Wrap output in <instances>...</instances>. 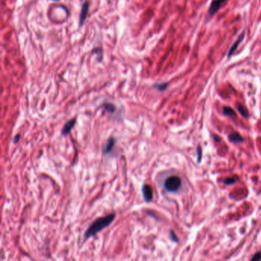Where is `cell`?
<instances>
[{
    "mask_svg": "<svg viewBox=\"0 0 261 261\" xmlns=\"http://www.w3.org/2000/svg\"><path fill=\"white\" fill-rule=\"evenodd\" d=\"M114 218H115V215L114 214H111V215H107L106 217H103V218H100L96 219L93 223H92L91 225L89 227L87 231L84 234V237L86 239L93 237L96 234L100 232L103 229L106 228L108 226L111 225V223L114 221Z\"/></svg>",
    "mask_w": 261,
    "mask_h": 261,
    "instance_id": "6da1fadb",
    "label": "cell"
},
{
    "mask_svg": "<svg viewBox=\"0 0 261 261\" xmlns=\"http://www.w3.org/2000/svg\"><path fill=\"white\" fill-rule=\"evenodd\" d=\"M182 185V180L179 176H172L167 178L164 182V188L166 191L175 192L180 188Z\"/></svg>",
    "mask_w": 261,
    "mask_h": 261,
    "instance_id": "7a4b0ae2",
    "label": "cell"
},
{
    "mask_svg": "<svg viewBox=\"0 0 261 261\" xmlns=\"http://www.w3.org/2000/svg\"><path fill=\"white\" fill-rule=\"evenodd\" d=\"M227 1V0H212L208 9V14L212 16H214L217 12L219 11L220 9Z\"/></svg>",
    "mask_w": 261,
    "mask_h": 261,
    "instance_id": "3957f363",
    "label": "cell"
},
{
    "mask_svg": "<svg viewBox=\"0 0 261 261\" xmlns=\"http://www.w3.org/2000/svg\"><path fill=\"white\" fill-rule=\"evenodd\" d=\"M88 11H89V2H87V1H85V2L83 3L82 7H81V14H80V18H79L80 26H82L84 22H85L86 19H87Z\"/></svg>",
    "mask_w": 261,
    "mask_h": 261,
    "instance_id": "277c9868",
    "label": "cell"
},
{
    "mask_svg": "<svg viewBox=\"0 0 261 261\" xmlns=\"http://www.w3.org/2000/svg\"><path fill=\"white\" fill-rule=\"evenodd\" d=\"M142 191H143V198H144L146 201L149 202L152 200V198H153L152 190V188H151L149 185H143V188H142Z\"/></svg>",
    "mask_w": 261,
    "mask_h": 261,
    "instance_id": "5b68a950",
    "label": "cell"
},
{
    "mask_svg": "<svg viewBox=\"0 0 261 261\" xmlns=\"http://www.w3.org/2000/svg\"><path fill=\"white\" fill-rule=\"evenodd\" d=\"M244 33H242V34H241V35H240L239 37L237 38V39L236 40V42H235L232 45V46L230 47V49H229L228 53H227V58H230V57L231 56V55H233L234 53V51H236L237 48H238L239 45L241 44V42H242L243 39H244Z\"/></svg>",
    "mask_w": 261,
    "mask_h": 261,
    "instance_id": "8992f818",
    "label": "cell"
},
{
    "mask_svg": "<svg viewBox=\"0 0 261 261\" xmlns=\"http://www.w3.org/2000/svg\"><path fill=\"white\" fill-rule=\"evenodd\" d=\"M75 123H76V120H75V119H72L70 121L67 122V123L64 125V127H63L62 130H61V133H62L63 135H67V133H69L70 131L71 130L74 128V126Z\"/></svg>",
    "mask_w": 261,
    "mask_h": 261,
    "instance_id": "52a82bcc",
    "label": "cell"
},
{
    "mask_svg": "<svg viewBox=\"0 0 261 261\" xmlns=\"http://www.w3.org/2000/svg\"><path fill=\"white\" fill-rule=\"evenodd\" d=\"M229 140L233 143H239L244 142V139L238 132H234L230 133L228 136Z\"/></svg>",
    "mask_w": 261,
    "mask_h": 261,
    "instance_id": "ba28073f",
    "label": "cell"
},
{
    "mask_svg": "<svg viewBox=\"0 0 261 261\" xmlns=\"http://www.w3.org/2000/svg\"><path fill=\"white\" fill-rule=\"evenodd\" d=\"M115 144V140L114 138H110L109 140L107 141V144L105 145V147L103 148V152L104 153H109L110 152H111L113 147L114 146Z\"/></svg>",
    "mask_w": 261,
    "mask_h": 261,
    "instance_id": "9c48e42d",
    "label": "cell"
},
{
    "mask_svg": "<svg viewBox=\"0 0 261 261\" xmlns=\"http://www.w3.org/2000/svg\"><path fill=\"white\" fill-rule=\"evenodd\" d=\"M223 112L224 114L226 116H228L230 117H236V113L234 111L232 108L229 107H224V109H223Z\"/></svg>",
    "mask_w": 261,
    "mask_h": 261,
    "instance_id": "30bf717a",
    "label": "cell"
},
{
    "mask_svg": "<svg viewBox=\"0 0 261 261\" xmlns=\"http://www.w3.org/2000/svg\"><path fill=\"white\" fill-rule=\"evenodd\" d=\"M103 108L107 112L110 113V114H114L116 111V107L114 104L112 103H104Z\"/></svg>",
    "mask_w": 261,
    "mask_h": 261,
    "instance_id": "8fae6325",
    "label": "cell"
},
{
    "mask_svg": "<svg viewBox=\"0 0 261 261\" xmlns=\"http://www.w3.org/2000/svg\"><path fill=\"white\" fill-rule=\"evenodd\" d=\"M153 87L156 88L159 91H163L168 87V83H157L154 84Z\"/></svg>",
    "mask_w": 261,
    "mask_h": 261,
    "instance_id": "7c38bea8",
    "label": "cell"
},
{
    "mask_svg": "<svg viewBox=\"0 0 261 261\" xmlns=\"http://www.w3.org/2000/svg\"><path fill=\"white\" fill-rule=\"evenodd\" d=\"M237 110H238V111L240 112V114H241V115L243 116V117H245V118L248 117V112H247V110L244 108V107H243L242 105H241V104H238Z\"/></svg>",
    "mask_w": 261,
    "mask_h": 261,
    "instance_id": "4fadbf2b",
    "label": "cell"
},
{
    "mask_svg": "<svg viewBox=\"0 0 261 261\" xmlns=\"http://www.w3.org/2000/svg\"><path fill=\"white\" fill-rule=\"evenodd\" d=\"M236 180H237V178H235V177H234V178H228V179H225V180L224 181V182L225 184H227V185H231V184L235 183Z\"/></svg>",
    "mask_w": 261,
    "mask_h": 261,
    "instance_id": "5bb4252c",
    "label": "cell"
},
{
    "mask_svg": "<svg viewBox=\"0 0 261 261\" xmlns=\"http://www.w3.org/2000/svg\"><path fill=\"white\" fill-rule=\"evenodd\" d=\"M261 259V252H259V253H256V254L254 255V256H253V257L251 258V260H260Z\"/></svg>",
    "mask_w": 261,
    "mask_h": 261,
    "instance_id": "9a60e30c",
    "label": "cell"
},
{
    "mask_svg": "<svg viewBox=\"0 0 261 261\" xmlns=\"http://www.w3.org/2000/svg\"><path fill=\"white\" fill-rule=\"evenodd\" d=\"M198 162L201 161V149L200 146L198 147Z\"/></svg>",
    "mask_w": 261,
    "mask_h": 261,
    "instance_id": "2e32d148",
    "label": "cell"
},
{
    "mask_svg": "<svg viewBox=\"0 0 261 261\" xmlns=\"http://www.w3.org/2000/svg\"><path fill=\"white\" fill-rule=\"evenodd\" d=\"M170 236H171V237H172V241H176V242H177L178 239H177V238H176V234H174V232H173V231L170 232Z\"/></svg>",
    "mask_w": 261,
    "mask_h": 261,
    "instance_id": "e0dca14e",
    "label": "cell"
},
{
    "mask_svg": "<svg viewBox=\"0 0 261 261\" xmlns=\"http://www.w3.org/2000/svg\"><path fill=\"white\" fill-rule=\"evenodd\" d=\"M19 138H20V135H19V134H17V135L15 136L14 139V143H17L19 141Z\"/></svg>",
    "mask_w": 261,
    "mask_h": 261,
    "instance_id": "ac0fdd59",
    "label": "cell"
},
{
    "mask_svg": "<svg viewBox=\"0 0 261 261\" xmlns=\"http://www.w3.org/2000/svg\"><path fill=\"white\" fill-rule=\"evenodd\" d=\"M53 1H59V0H53Z\"/></svg>",
    "mask_w": 261,
    "mask_h": 261,
    "instance_id": "d6986e66",
    "label": "cell"
}]
</instances>
